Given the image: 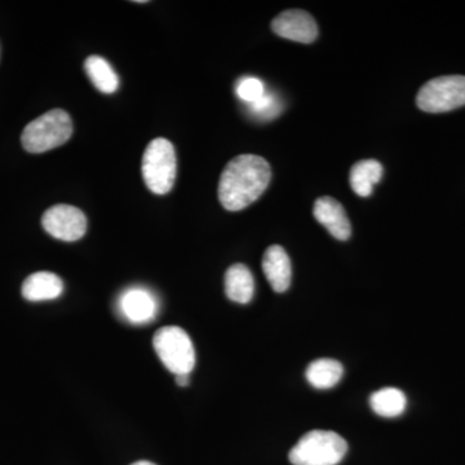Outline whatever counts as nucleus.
I'll return each instance as SVG.
<instances>
[{"label": "nucleus", "mask_w": 465, "mask_h": 465, "mask_svg": "<svg viewBox=\"0 0 465 465\" xmlns=\"http://www.w3.org/2000/svg\"><path fill=\"white\" fill-rule=\"evenodd\" d=\"M153 345L168 371L176 376L191 375L195 366V349L182 327H162L155 332Z\"/></svg>", "instance_id": "5"}, {"label": "nucleus", "mask_w": 465, "mask_h": 465, "mask_svg": "<svg viewBox=\"0 0 465 465\" xmlns=\"http://www.w3.org/2000/svg\"><path fill=\"white\" fill-rule=\"evenodd\" d=\"M21 292L29 302L54 300L64 292V282L57 274L51 272H38L26 278Z\"/></svg>", "instance_id": "12"}, {"label": "nucleus", "mask_w": 465, "mask_h": 465, "mask_svg": "<svg viewBox=\"0 0 465 465\" xmlns=\"http://www.w3.org/2000/svg\"><path fill=\"white\" fill-rule=\"evenodd\" d=\"M42 225L56 240L75 242L81 240L87 232V217L79 208L57 204L45 211Z\"/></svg>", "instance_id": "7"}, {"label": "nucleus", "mask_w": 465, "mask_h": 465, "mask_svg": "<svg viewBox=\"0 0 465 465\" xmlns=\"http://www.w3.org/2000/svg\"><path fill=\"white\" fill-rule=\"evenodd\" d=\"M265 85L255 76H243L235 85V94L238 99L243 101L246 105L255 103L260 97L264 96Z\"/></svg>", "instance_id": "19"}, {"label": "nucleus", "mask_w": 465, "mask_h": 465, "mask_svg": "<svg viewBox=\"0 0 465 465\" xmlns=\"http://www.w3.org/2000/svg\"><path fill=\"white\" fill-rule=\"evenodd\" d=\"M419 109L446 113L465 106V76L446 75L425 84L416 97Z\"/></svg>", "instance_id": "6"}, {"label": "nucleus", "mask_w": 465, "mask_h": 465, "mask_svg": "<svg viewBox=\"0 0 465 465\" xmlns=\"http://www.w3.org/2000/svg\"><path fill=\"white\" fill-rule=\"evenodd\" d=\"M73 134V122L65 110L54 109L26 125L21 136L24 149L33 154L45 153L67 143Z\"/></svg>", "instance_id": "2"}, {"label": "nucleus", "mask_w": 465, "mask_h": 465, "mask_svg": "<svg viewBox=\"0 0 465 465\" xmlns=\"http://www.w3.org/2000/svg\"><path fill=\"white\" fill-rule=\"evenodd\" d=\"M262 271L275 292L282 293L289 290L292 269H291L289 255L283 247L274 244L265 251L262 258Z\"/></svg>", "instance_id": "11"}, {"label": "nucleus", "mask_w": 465, "mask_h": 465, "mask_svg": "<svg viewBox=\"0 0 465 465\" xmlns=\"http://www.w3.org/2000/svg\"><path fill=\"white\" fill-rule=\"evenodd\" d=\"M382 177V166L375 159L357 162L351 170V186L360 197H370Z\"/></svg>", "instance_id": "15"}, {"label": "nucleus", "mask_w": 465, "mask_h": 465, "mask_svg": "<svg viewBox=\"0 0 465 465\" xmlns=\"http://www.w3.org/2000/svg\"><path fill=\"white\" fill-rule=\"evenodd\" d=\"M189 375H177L176 382L180 385V387H188L189 385Z\"/></svg>", "instance_id": "20"}, {"label": "nucleus", "mask_w": 465, "mask_h": 465, "mask_svg": "<svg viewBox=\"0 0 465 465\" xmlns=\"http://www.w3.org/2000/svg\"><path fill=\"white\" fill-rule=\"evenodd\" d=\"M348 451L347 440L331 430H312L291 449L293 465H338Z\"/></svg>", "instance_id": "3"}, {"label": "nucleus", "mask_w": 465, "mask_h": 465, "mask_svg": "<svg viewBox=\"0 0 465 465\" xmlns=\"http://www.w3.org/2000/svg\"><path fill=\"white\" fill-rule=\"evenodd\" d=\"M118 309L128 322L146 324L157 317L159 304L157 298L149 290L131 287L119 296Z\"/></svg>", "instance_id": "8"}, {"label": "nucleus", "mask_w": 465, "mask_h": 465, "mask_svg": "<svg viewBox=\"0 0 465 465\" xmlns=\"http://www.w3.org/2000/svg\"><path fill=\"white\" fill-rule=\"evenodd\" d=\"M407 400L405 393L399 388H382L372 394L370 406L376 415L381 418H397L405 412Z\"/></svg>", "instance_id": "16"}, {"label": "nucleus", "mask_w": 465, "mask_h": 465, "mask_svg": "<svg viewBox=\"0 0 465 465\" xmlns=\"http://www.w3.org/2000/svg\"><path fill=\"white\" fill-rule=\"evenodd\" d=\"M131 465H155V464L150 463V461H146V460H140V461H136V463H134Z\"/></svg>", "instance_id": "21"}, {"label": "nucleus", "mask_w": 465, "mask_h": 465, "mask_svg": "<svg viewBox=\"0 0 465 465\" xmlns=\"http://www.w3.org/2000/svg\"><path fill=\"white\" fill-rule=\"evenodd\" d=\"M246 108L249 109L250 115L253 118L260 119V121H271L281 114L283 105L282 100L274 92L266 91L264 96L260 97L255 103L246 105Z\"/></svg>", "instance_id": "18"}, {"label": "nucleus", "mask_w": 465, "mask_h": 465, "mask_svg": "<svg viewBox=\"0 0 465 465\" xmlns=\"http://www.w3.org/2000/svg\"><path fill=\"white\" fill-rule=\"evenodd\" d=\"M314 217L329 231L333 238L347 241L351 238V225L341 202L331 197L318 198L314 203Z\"/></svg>", "instance_id": "10"}, {"label": "nucleus", "mask_w": 465, "mask_h": 465, "mask_svg": "<svg viewBox=\"0 0 465 465\" xmlns=\"http://www.w3.org/2000/svg\"><path fill=\"white\" fill-rule=\"evenodd\" d=\"M344 375V367L331 358H320L308 366L307 381L316 390H331L341 382Z\"/></svg>", "instance_id": "14"}, {"label": "nucleus", "mask_w": 465, "mask_h": 465, "mask_svg": "<svg viewBox=\"0 0 465 465\" xmlns=\"http://www.w3.org/2000/svg\"><path fill=\"white\" fill-rule=\"evenodd\" d=\"M272 29L281 38L305 45L316 41L318 36L316 20L308 12L300 9H291L278 15L272 23Z\"/></svg>", "instance_id": "9"}, {"label": "nucleus", "mask_w": 465, "mask_h": 465, "mask_svg": "<svg viewBox=\"0 0 465 465\" xmlns=\"http://www.w3.org/2000/svg\"><path fill=\"white\" fill-rule=\"evenodd\" d=\"M271 179V166L264 158L238 155L226 164L220 177V203L232 213L243 210L262 197Z\"/></svg>", "instance_id": "1"}, {"label": "nucleus", "mask_w": 465, "mask_h": 465, "mask_svg": "<svg viewBox=\"0 0 465 465\" xmlns=\"http://www.w3.org/2000/svg\"><path fill=\"white\" fill-rule=\"evenodd\" d=\"M143 177L149 191L163 195L171 192L176 180V153L163 137L153 140L143 155Z\"/></svg>", "instance_id": "4"}, {"label": "nucleus", "mask_w": 465, "mask_h": 465, "mask_svg": "<svg viewBox=\"0 0 465 465\" xmlns=\"http://www.w3.org/2000/svg\"><path fill=\"white\" fill-rule=\"evenodd\" d=\"M225 293L229 300L238 304H249L255 293V281L249 268L234 264L225 274Z\"/></svg>", "instance_id": "13"}, {"label": "nucleus", "mask_w": 465, "mask_h": 465, "mask_svg": "<svg viewBox=\"0 0 465 465\" xmlns=\"http://www.w3.org/2000/svg\"><path fill=\"white\" fill-rule=\"evenodd\" d=\"M84 69L92 84L103 94H114L118 90V75L105 58L100 56L88 57L84 63Z\"/></svg>", "instance_id": "17"}]
</instances>
